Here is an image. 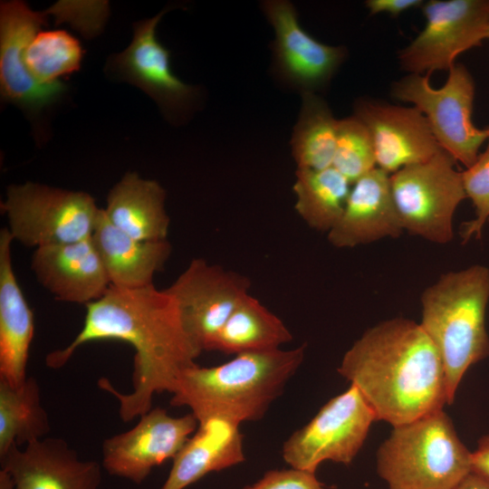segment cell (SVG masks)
Returning <instances> with one entry per match:
<instances>
[{"mask_svg":"<svg viewBox=\"0 0 489 489\" xmlns=\"http://www.w3.org/2000/svg\"><path fill=\"white\" fill-rule=\"evenodd\" d=\"M86 306L83 326L65 348L47 354L51 369L63 367L82 344L102 340L129 343L135 351L132 390L124 394L103 378L101 388L119 401L124 422L141 417L151 409L153 396L172 393L180 375L197 365L202 352L183 324L176 299L153 284L138 289L110 285L98 300Z\"/></svg>","mask_w":489,"mask_h":489,"instance_id":"cell-1","label":"cell"},{"mask_svg":"<svg viewBox=\"0 0 489 489\" xmlns=\"http://www.w3.org/2000/svg\"><path fill=\"white\" fill-rule=\"evenodd\" d=\"M338 372L359 389L377 420L392 427L448 405L441 357L420 323L409 319L368 329L345 352Z\"/></svg>","mask_w":489,"mask_h":489,"instance_id":"cell-2","label":"cell"},{"mask_svg":"<svg viewBox=\"0 0 489 489\" xmlns=\"http://www.w3.org/2000/svg\"><path fill=\"white\" fill-rule=\"evenodd\" d=\"M305 346L246 352L218 366L197 364L179 377L170 404L188 407L198 423L261 419L302 363Z\"/></svg>","mask_w":489,"mask_h":489,"instance_id":"cell-3","label":"cell"},{"mask_svg":"<svg viewBox=\"0 0 489 489\" xmlns=\"http://www.w3.org/2000/svg\"><path fill=\"white\" fill-rule=\"evenodd\" d=\"M488 302L489 268L479 264L444 273L422 292L420 325L441 357L448 405L467 369L489 356Z\"/></svg>","mask_w":489,"mask_h":489,"instance_id":"cell-4","label":"cell"},{"mask_svg":"<svg viewBox=\"0 0 489 489\" xmlns=\"http://www.w3.org/2000/svg\"><path fill=\"white\" fill-rule=\"evenodd\" d=\"M376 468L388 489H453L471 472V451L441 409L393 427Z\"/></svg>","mask_w":489,"mask_h":489,"instance_id":"cell-5","label":"cell"},{"mask_svg":"<svg viewBox=\"0 0 489 489\" xmlns=\"http://www.w3.org/2000/svg\"><path fill=\"white\" fill-rule=\"evenodd\" d=\"M1 210L13 239L38 248L91 237L101 208L86 192L25 182L7 187Z\"/></svg>","mask_w":489,"mask_h":489,"instance_id":"cell-6","label":"cell"},{"mask_svg":"<svg viewBox=\"0 0 489 489\" xmlns=\"http://www.w3.org/2000/svg\"><path fill=\"white\" fill-rule=\"evenodd\" d=\"M391 95L422 112L441 149L455 162L465 168L475 162L479 149L489 139V128L473 123L475 82L463 64L450 68L441 88L432 87L429 75L409 73L393 83Z\"/></svg>","mask_w":489,"mask_h":489,"instance_id":"cell-7","label":"cell"},{"mask_svg":"<svg viewBox=\"0 0 489 489\" xmlns=\"http://www.w3.org/2000/svg\"><path fill=\"white\" fill-rule=\"evenodd\" d=\"M444 149L430 159L390 175L391 193L403 230L436 244L453 238V216L465 199L462 172Z\"/></svg>","mask_w":489,"mask_h":489,"instance_id":"cell-8","label":"cell"},{"mask_svg":"<svg viewBox=\"0 0 489 489\" xmlns=\"http://www.w3.org/2000/svg\"><path fill=\"white\" fill-rule=\"evenodd\" d=\"M377 417L351 385L324 404L304 427L283 444V460L293 468L316 473L324 461L350 464Z\"/></svg>","mask_w":489,"mask_h":489,"instance_id":"cell-9","label":"cell"},{"mask_svg":"<svg viewBox=\"0 0 489 489\" xmlns=\"http://www.w3.org/2000/svg\"><path fill=\"white\" fill-rule=\"evenodd\" d=\"M423 30L399 52L409 73L449 71L462 53L481 45L489 27V0H430L422 5Z\"/></svg>","mask_w":489,"mask_h":489,"instance_id":"cell-10","label":"cell"},{"mask_svg":"<svg viewBox=\"0 0 489 489\" xmlns=\"http://www.w3.org/2000/svg\"><path fill=\"white\" fill-rule=\"evenodd\" d=\"M166 11L135 23L131 43L108 58L105 72L139 88L155 101L166 119L179 123L198 105L200 91L173 73L170 53L157 37V25Z\"/></svg>","mask_w":489,"mask_h":489,"instance_id":"cell-11","label":"cell"},{"mask_svg":"<svg viewBox=\"0 0 489 489\" xmlns=\"http://www.w3.org/2000/svg\"><path fill=\"white\" fill-rule=\"evenodd\" d=\"M250 281L203 258L193 259L166 289L177 301L183 324L201 350H212L221 329L243 299Z\"/></svg>","mask_w":489,"mask_h":489,"instance_id":"cell-12","label":"cell"},{"mask_svg":"<svg viewBox=\"0 0 489 489\" xmlns=\"http://www.w3.org/2000/svg\"><path fill=\"white\" fill-rule=\"evenodd\" d=\"M261 6L275 33L273 69L279 81L301 94L323 89L344 62L347 49L311 36L289 1L267 0Z\"/></svg>","mask_w":489,"mask_h":489,"instance_id":"cell-13","label":"cell"},{"mask_svg":"<svg viewBox=\"0 0 489 489\" xmlns=\"http://www.w3.org/2000/svg\"><path fill=\"white\" fill-rule=\"evenodd\" d=\"M197 426L192 413L174 417L163 408L150 409L134 427L103 441L102 466L110 475L139 484L153 467L176 456Z\"/></svg>","mask_w":489,"mask_h":489,"instance_id":"cell-14","label":"cell"},{"mask_svg":"<svg viewBox=\"0 0 489 489\" xmlns=\"http://www.w3.org/2000/svg\"><path fill=\"white\" fill-rule=\"evenodd\" d=\"M354 116L369 132L377 167L389 175L425 162L441 149L426 117L414 106L360 99Z\"/></svg>","mask_w":489,"mask_h":489,"instance_id":"cell-15","label":"cell"},{"mask_svg":"<svg viewBox=\"0 0 489 489\" xmlns=\"http://www.w3.org/2000/svg\"><path fill=\"white\" fill-rule=\"evenodd\" d=\"M0 463L15 489H98L102 477L98 462L81 459L58 437H43L23 449L13 445Z\"/></svg>","mask_w":489,"mask_h":489,"instance_id":"cell-16","label":"cell"},{"mask_svg":"<svg viewBox=\"0 0 489 489\" xmlns=\"http://www.w3.org/2000/svg\"><path fill=\"white\" fill-rule=\"evenodd\" d=\"M31 268L38 282L62 302L86 305L110 286L91 237L35 248Z\"/></svg>","mask_w":489,"mask_h":489,"instance_id":"cell-17","label":"cell"},{"mask_svg":"<svg viewBox=\"0 0 489 489\" xmlns=\"http://www.w3.org/2000/svg\"><path fill=\"white\" fill-rule=\"evenodd\" d=\"M389 177L376 167L352 184L340 218L328 232L332 245L352 248L402 234Z\"/></svg>","mask_w":489,"mask_h":489,"instance_id":"cell-18","label":"cell"},{"mask_svg":"<svg viewBox=\"0 0 489 489\" xmlns=\"http://www.w3.org/2000/svg\"><path fill=\"white\" fill-rule=\"evenodd\" d=\"M7 227L0 231V379L21 387L27 379L29 349L34 333V313L16 280Z\"/></svg>","mask_w":489,"mask_h":489,"instance_id":"cell-19","label":"cell"},{"mask_svg":"<svg viewBox=\"0 0 489 489\" xmlns=\"http://www.w3.org/2000/svg\"><path fill=\"white\" fill-rule=\"evenodd\" d=\"M92 242L107 272L110 285L138 289L152 285L172 248L166 240L141 241L114 226L101 208Z\"/></svg>","mask_w":489,"mask_h":489,"instance_id":"cell-20","label":"cell"},{"mask_svg":"<svg viewBox=\"0 0 489 489\" xmlns=\"http://www.w3.org/2000/svg\"><path fill=\"white\" fill-rule=\"evenodd\" d=\"M244 460L239 425L223 418L205 420L173 458L161 489H185L209 473Z\"/></svg>","mask_w":489,"mask_h":489,"instance_id":"cell-21","label":"cell"},{"mask_svg":"<svg viewBox=\"0 0 489 489\" xmlns=\"http://www.w3.org/2000/svg\"><path fill=\"white\" fill-rule=\"evenodd\" d=\"M166 191L156 180L128 171L109 191L106 218L117 228L141 241L166 240L170 218Z\"/></svg>","mask_w":489,"mask_h":489,"instance_id":"cell-22","label":"cell"},{"mask_svg":"<svg viewBox=\"0 0 489 489\" xmlns=\"http://www.w3.org/2000/svg\"><path fill=\"white\" fill-rule=\"evenodd\" d=\"M292 339L282 320L249 293L221 329L212 350L235 355L273 350Z\"/></svg>","mask_w":489,"mask_h":489,"instance_id":"cell-23","label":"cell"},{"mask_svg":"<svg viewBox=\"0 0 489 489\" xmlns=\"http://www.w3.org/2000/svg\"><path fill=\"white\" fill-rule=\"evenodd\" d=\"M295 176L296 212L310 227L328 233L344 211L352 183L333 167L297 168Z\"/></svg>","mask_w":489,"mask_h":489,"instance_id":"cell-24","label":"cell"},{"mask_svg":"<svg viewBox=\"0 0 489 489\" xmlns=\"http://www.w3.org/2000/svg\"><path fill=\"white\" fill-rule=\"evenodd\" d=\"M50 428L35 378H27L17 388L0 379V456L13 445L25 446L43 438Z\"/></svg>","mask_w":489,"mask_h":489,"instance_id":"cell-25","label":"cell"},{"mask_svg":"<svg viewBox=\"0 0 489 489\" xmlns=\"http://www.w3.org/2000/svg\"><path fill=\"white\" fill-rule=\"evenodd\" d=\"M338 121L326 101L313 92L302 93V106L291 140L298 169L332 167Z\"/></svg>","mask_w":489,"mask_h":489,"instance_id":"cell-26","label":"cell"},{"mask_svg":"<svg viewBox=\"0 0 489 489\" xmlns=\"http://www.w3.org/2000/svg\"><path fill=\"white\" fill-rule=\"evenodd\" d=\"M332 167L352 184L377 167L369 132L354 115L338 121Z\"/></svg>","mask_w":489,"mask_h":489,"instance_id":"cell-27","label":"cell"},{"mask_svg":"<svg viewBox=\"0 0 489 489\" xmlns=\"http://www.w3.org/2000/svg\"><path fill=\"white\" fill-rule=\"evenodd\" d=\"M464 188L475 208V218L465 223L461 230L463 243L473 235L480 238L486 221L489 222V139L484 151L475 162L462 172Z\"/></svg>","mask_w":489,"mask_h":489,"instance_id":"cell-28","label":"cell"},{"mask_svg":"<svg viewBox=\"0 0 489 489\" xmlns=\"http://www.w3.org/2000/svg\"><path fill=\"white\" fill-rule=\"evenodd\" d=\"M243 489H324L315 473L297 469L267 471L261 479Z\"/></svg>","mask_w":489,"mask_h":489,"instance_id":"cell-29","label":"cell"},{"mask_svg":"<svg viewBox=\"0 0 489 489\" xmlns=\"http://www.w3.org/2000/svg\"><path fill=\"white\" fill-rule=\"evenodd\" d=\"M423 4L421 0H368L365 2L370 14L384 13L392 16H398L410 8L422 6Z\"/></svg>","mask_w":489,"mask_h":489,"instance_id":"cell-30","label":"cell"},{"mask_svg":"<svg viewBox=\"0 0 489 489\" xmlns=\"http://www.w3.org/2000/svg\"><path fill=\"white\" fill-rule=\"evenodd\" d=\"M471 472L489 481V435L482 436L471 452Z\"/></svg>","mask_w":489,"mask_h":489,"instance_id":"cell-31","label":"cell"},{"mask_svg":"<svg viewBox=\"0 0 489 489\" xmlns=\"http://www.w3.org/2000/svg\"><path fill=\"white\" fill-rule=\"evenodd\" d=\"M453 489H489V481L470 472Z\"/></svg>","mask_w":489,"mask_h":489,"instance_id":"cell-32","label":"cell"},{"mask_svg":"<svg viewBox=\"0 0 489 489\" xmlns=\"http://www.w3.org/2000/svg\"><path fill=\"white\" fill-rule=\"evenodd\" d=\"M0 489H15L12 477L3 469L0 470Z\"/></svg>","mask_w":489,"mask_h":489,"instance_id":"cell-33","label":"cell"},{"mask_svg":"<svg viewBox=\"0 0 489 489\" xmlns=\"http://www.w3.org/2000/svg\"><path fill=\"white\" fill-rule=\"evenodd\" d=\"M486 39H489V27H488V31H487Z\"/></svg>","mask_w":489,"mask_h":489,"instance_id":"cell-34","label":"cell"}]
</instances>
